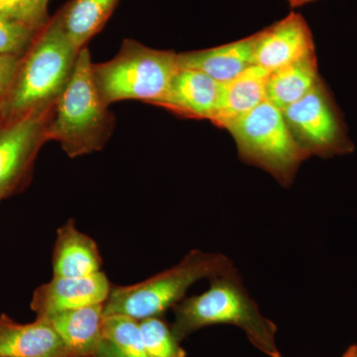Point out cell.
Returning <instances> with one entry per match:
<instances>
[{
	"label": "cell",
	"instance_id": "obj_1",
	"mask_svg": "<svg viewBox=\"0 0 357 357\" xmlns=\"http://www.w3.org/2000/svg\"><path fill=\"white\" fill-rule=\"evenodd\" d=\"M79 51L57 16L50 18L21 58L13 86L2 98L4 123L50 110L72 77Z\"/></svg>",
	"mask_w": 357,
	"mask_h": 357
},
{
	"label": "cell",
	"instance_id": "obj_2",
	"mask_svg": "<svg viewBox=\"0 0 357 357\" xmlns=\"http://www.w3.org/2000/svg\"><path fill=\"white\" fill-rule=\"evenodd\" d=\"M114 116L93 81L88 47L79 53L67 86L52 107L47 121V141L55 140L70 158L100 151L112 136Z\"/></svg>",
	"mask_w": 357,
	"mask_h": 357
},
{
	"label": "cell",
	"instance_id": "obj_3",
	"mask_svg": "<svg viewBox=\"0 0 357 357\" xmlns=\"http://www.w3.org/2000/svg\"><path fill=\"white\" fill-rule=\"evenodd\" d=\"M174 309L172 332L178 342L204 326L227 324L241 328L268 356L280 357L275 342L277 326L263 316L237 270L211 279L206 292L183 299Z\"/></svg>",
	"mask_w": 357,
	"mask_h": 357
},
{
	"label": "cell",
	"instance_id": "obj_4",
	"mask_svg": "<svg viewBox=\"0 0 357 357\" xmlns=\"http://www.w3.org/2000/svg\"><path fill=\"white\" fill-rule=\"evenodd\" d=\"M234 271L236 268L227 256L194 249L175 266L146 280L112 286L103 314H122L136 321L159 317L184 299L197 282Z\"/></svg>",
	"mask_w": 357,
	"mask_h": 357
},
{
	"label": "cell",
	"instance_id": "obj_5",
	"mask_svg": "<svg viewBox=\"0 0 357 357\" xmlns=\"http://www.w3.org/2000/svg\"><path fill=\"white\" fill-rule=\"evenodd\" d=\"M178 69L175 52L156 50L126 39L114 59L93 63V77L102 102L109 107L126 100L157 105Z\"/></svg>",
	"mask_w": 357,
	"mask_h": 357
},
{
	"label": "cell",
	"instance_id": "obj_6",
	"mask_svg": "<svg viewBox=\"0 0 357 357\" xmlns=\"http://www.w3.org/2000/svg\"><path fill=\"white\" fill-rule=\"evenodd\" d=\"M236 141L239 157L259 167L288 187L298 169L311 157L294 137L283 112L265 100L227 128Z\"/></svg>",
	"mask_w": 357,
	"mask_h": 357
},
{
	"label": "cell",
	"instance_id": "obj_7",
	"mask_svg": "<svg viewBox=\"0 0 357 357\" xmlns=\"http://www.w3.org/2000/svg\"><path fill=\"white\" fill-rule=\"evenodd\" d=\"M282 112L294 137L311 156L331 158L354 150L342 117L321 79L304 98Z\"/></svg>",
	"mask_w": 357,
	"mask_h": 357
},
{
	"label": "cell",
	"instance_id": "obj_8",
	"mask_svg": "<svg viewBox=\"0 0 357 357\" xmlns=\"http://www.w3.org/2000/svg\"><path fill=\"white\" fill-rule=\"evenodd\" d=\"M50 110L0 126V201L22 191L32 177Z\"/></svg>",
	"mask_w": 357,
	"mask_h": 357
},
{
	"label": "cell",
	"instance_id": "obj_9",
	"mask_svg": "<svg viewBox=\"0 0 357 357\" xmlns=\"http://www.w3.org/2000/svg\"><path fill=\"white\" fill-rule=\"evenodd\" d=\"M253 37L255 65L269 73L316 55L311 29L301 14H289Z\"/></svg>",
	"mask_w": 357,
	"mask_h": 357
},
{
	"label": "cell",
	"instance_id": "obj_10",
	"mask_svg": "<svg viewBox=\"0 0 357 357\" xmlns=\"http://www.w3.org/2000/svg\"><path fill=\"white\" fill-rule=\"evenodd\" d=\"M112 284L105 272L86 277H54L33 293L32 311L37 319H47L59 312L105 304Z\"/></svg>",
	"mask_w": 357,
	"mask_h": 357
},
{
	"label": "cell",
	"instance_id": "obj_11",
	"mask_svg": "<svg viewBox=\"0 0 357 357\" xmlns=\"http://www.w3.org/2000/svg\"><path fill=\"white\" fill-rule=\"evenodd\" d=\"M220 91V83L208 75L180 68L166 96L157 105L185 119L211 121Z\"/></svg>",
	"mask_w": 357,
	"mask_h": 357
},
{
	"label": "cell",
	"instance_id": "obj_12",
	"mask_svg": "<svg viewBox=\"0 0 357 357\" xmlns=\"http://www.w3.org/2000/svg\"><path fill=\"white\" fill-rule=\"evenodd\" d=\"M0 357H70L48 321L20 324L0 314Z\"/></svg>",
	"mask_w": 357,
	"mask_h": 357
},
{
	"label": "cell",
	"instance_id": "obj_13",
	"mask_svg": "<svg viewBox=\"0 0 357 357\" xmlns=\"http://www.w3.org/2000/svg\"><path fill=\"white\" fill-rule=\"evenodd\" d=\"M52 265L54 277L76 278L102 272V258L96 241L70 220L57 230Z\"/></svg>",
	"mask_w": 357,
	"mask_h": 357
},
{
	"label": "cell",
	"instance_id": "obj_14",
	"mask_svg": "<svg viewBox=\"0 0 357 357\" xmlns=\"http://www.w3.org/2000/svg\"><path fill=\"white\" fill-rule=\"evenodd\" d=\"M253 49L252 35L222 46L178 54V62L180 68L199 70L218 83H227L255 66Z\"/></svg>",
	"mask_w": 357,
	"mask_h": 357
},
{
	"label": "cell",
	"instance_id": "obj_15",
	"mask_svg": "<svg viewBox=\"0 0 357 357\" xmlns=\"http://www.w3.org/2000/svg\"><path fill=\"white\" fill-rule=\"evenodd\" d=\"M269 72L258 66H251L227 83L220 84L217 109L211 122L227 129L232 122L248 114L266 100Z\"/></svg>",
	"mask_w": 357,
	"mask_h": 357
},
{
	"label": "cell",
	"instance_id": "obj_16",
	"mask_svg": "<svg viewBox=\"0 0 357 357\" xmlns=\"http://www.w3.org/2000/svg\"><path fill=\"white\" fill-rule=\"evenodd\" d=\"M103 305L59 312L44 319L58 333L70 357H93L102 342Z\"/></svg>",
	"mask_w": 357,
	"mask_h": 357
},
{
	"label": "cell",
	"instance_id": "obj_17",
	"mask_svg": "<svg viewBox=\"0 0 357 357\" xmlns=\"http://www.w3.org/2000/svg\"><path fill=\"white\" fill-rule=\"evenodd\" d=\"M319 81L317 56H310L269 73L266 100L277 109H286L304 98Z\"/></svg>",
	"mask_w": 357,
	"mask_h": 357
},
{
	"label": "cell",
	"instance_id": "obj_18",
	"mask_svg": "<svg viewBox=\"0 0 357 357\" xmlns=\"http://www.w3.org/2000/svg\"><path fill=\"white\" fill-rule=\"evenodd\" d=\"M119 0H69L56 16L79 50L102 29Z\"/></svg>",
	"mask_w": 357,
	"mask_h": 357
},
{
	"label": "cell",
	"instance_id": "obj_19",
	"mask_svg": "<svg viewBox=\"0 0 357 357\" xmlns=\"http://www.w3.org/2000/svg\"><path fill=\"white\" fill-rule=\"evenodd\" d=\"M102 335L126 357H149L139 321L136 319L122 314L105 316Z\"/></svg>",
	"mask_w": 357,
	"mask_h": 357
},
{
	"label": "cell",
	"instance_id": "obj_20",
	"mask_svg": "<svg viewBox=\"0 0 357 357\" xmlns=\"http://www.w3.org/2000/svg\"><path fill=\"white\" fill-rule=\"evenodd\" d=\"M139 321L145 347L149 357H185V352L178 344V340L159 317Z\"/></svg>",
	"mask_w": 357,
	"mask_h": 357
},
{
	"label": "cell",
	"instance_id": "obj_21",
	"mask_svg": "<svg viewBox=\"0 0 357 357\" xmlns=\"http://www.w3.org/2000/svg\"><path fill=\"white\" fill-rule=\"evenodd\" d=\"M41 30L0 15V55L23 57Z\"/></svg>",
	"mask_w": 357,
	"mask_h": 357
},
{
	"label": "cell",
	"instance_id": "obj_22",
	"mask_svg": "<svg viewBox=\"0 0 357 357\" xmlns=\"http://www.w3.org/2000/svg\"><path fill=\"white\" fill-rule=\"evenodd\" d=\"M48 6L40 0H0V15L13 18L35 29L41 30L49 22Z\"/></svg>",
	"mask_w": 357,
	"mask_h": 357
},
{
	"label": "cell",
	"instance_id": "obj_23",
	"mask_svg": "<svg viewBox=\"0 0 357 357\" xmlns=\"http://www.w3.org/2000/svg\"><path fill=\"white\" fill-rule=\"evenodd\" d=\"M21 58L0 55V100L8 93L20 68Z\"/></svg>",
	"mask_w": 357,
	"mask_h": 357
},
{
	"label": "cell",
	"instance_id": "obj_24",
	"mask_svg": "<svg viewBox=\"0 0 357 357\" xmlns=\"http://www.w3.org/2000/svg\"><path fill=\"white\" fill-rule=\"evenodd\" d=\"M93 357H126L109 340L103 338Z\"/></svg>",
	"mask_w": 357,
	"mask_h": 357
},
{
	"label": "cell",
	"instance_id": "obj_25",
	"mask_svg": "<svg viewBox=\"0 0 357 357\" xmlns=\"http://www.w3.org/2000/svg\"><path fill=\"white\" fill-rule=\"evenodd\" d=\"M312 1H314V0H288L289 4H290V6L293 7V8L305 6V4Z\"/></svg>",
	"mask_w": 357,
	"mask_h": 357
},
{
	"label": "cell",
	"instance_id": "obj_26",
	"mask_svg": "<svg viewBox=\"0 0 357 357\" xmlns=\"http://www.w3.org/2000/svg\"><path fill=\"white\" fill-rule=\"evenodd\" d=\"M4 124L3 117V105H2V100H0V126Z\"/></svg>",
	"mask_w": 357,
	"mask_h": 357
},
{
	"label": "cell",
	"instance_id": "obj_27",
	"mask_svg": "<svg viewBox=\"0 0 357 357\" xmlns=\"http://www.w3.org/2000/svg\"><path fill=\"white\" fill-rule=\"evenodd\" d=\"M344 357H356V356H354V347L349 349V351L345 354Z\"/></svg>",
	"mask_w": 357,
	"mask_h": 357
},
{
	"label": "cell",
	"instance_id": "obj_28",
	"mask_svg": "<svg viewBox=\"0 0 357 357\" xmlns=\"http://www.w3.org/2000/svg\"><path fill=\"white\" fill-rule=\"evenodd\" d=\"M44 6H48L49 0H40Z\"/></svg>",
	"mask_w": 357,
	"mask_h": 357
},
{
	"label": "cell",
	"instance_id": "obj_29",
	"mask_svg": "<svg viewBox=\"0 0 357 357\" xmlns=\"http://www.w3.org/2000/svg\"><path fill=\"white\" fill-rule=\"evenodd\" d=\"M354 356L357 357V347H354Z\"/></svg>",
	"mask_w": 357,
	"mask_h": 357
}]
</instances>
